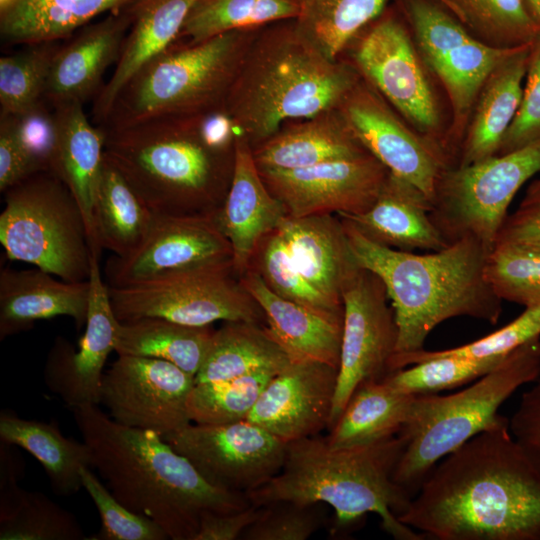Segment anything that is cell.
<instances>
[{"label": "cell", "instance_id": "41", "mask_svg": "<svg viewBox=\"0 0 540 540\" xmlns=\"http://www.w3.org/2000/svg\"><path fill=\"white\" fill-rule=\"evenodd\" d=\"M459 21L485 44L513 49L527 46L540 33L522 0H450Z\"/></svg>", "mask_w": 540, "mask_h": 540}, {"label": "cell", "instance_id": "51", "mask_svg": "<svg viewBox=\"0 0 540 540\" xmlns=\"http://www.w3.org/2000/svg\"><path fill=\"white\" fill-rule=\"evenodd\" d=\"M498 246L540 251V178L529 184L519 207L506 217L494 244Z\"/></svg>", "mask_w": 540, "mask_h": 540}, {"label": "cell", "instance_id": "14", "mask_svg": "<svg viewBox=\"0 0 540 540\" xmlns=\"http://www.w3.org/2000/svg\"><path fill=\"white\" fill-rule=\"evenodd\" d=\"M162 437L211 485L246 495L275 477L286 456V443L247 419L190 423Z\"/></svg>", "mask_w": 540, "mask_h": 540}, {"label": "cell", "instance_id": "16", "mask_svg": "<svg viewBox=\"0 0 540 540\" xmlns=\"http://www.w3.org/2000/svg\"><path fill=\"white\" fill-rule=\"evenodd\" d=\"M103 374L99 404L118 423L160 435L192 423L187 409L195 376L166 360L118 355Z\"/></svg>", "mask_w": 540, "mask_h": 540}, {"label": "cell", "instance_id": "49", "mask_svg": "<svg viewBox=\"0 0 540 540\" xmlns=\"http://www.w3.org/2000/svg\"><path fill=\"white\" fill-rule=\"evenodd\" d=\"M536 338H540V305L525 307L513 321L476 341L444 350L423 351L434 356L489 358L507 355Z\"/></svg>", "mask_w": 540, "mask_h": 540}, {"label": "cell", "instance_id": "40", "mask_svg": "<svg viewBox=\"0 0 540 540\" xmlns=\"http://www.w3.org/2000/svg\"><path fill=\"white\" fill-rule=\"evenodd\" d=\"M297 0H198L180 32L186 43H199L237 30L260 29L296 19Z\"/></svg>", "mask_w": 540, "mask_h": 540}, {"label": "cell", "instance_id": "26", "mask_svg": "<svg viewBox=\"0 0 540 540\" xmlns=\"http://www.w3.org/2000/svg\"><path fill=\"white\" fill-rule=\"evenodd\" d=\"M84 104L67 103L52 107L56 121V142L50 172L72 193L86 223L92 255L100 258L93 207L105 160V132L93 125Z\"/></svg>", "mask_w": 540, "mask_h": 540}, {"label": "cell", "instance_id": "13", "mask_svg": "<svg viewBox=\"0 0 540 540\" xmlns=\"http://www.w3.org/2000/svg\"><path fill=\"white\" fill-rule=\"evenodd\" d=\"M352 43V64L359 74L413 129L440 149L450 166L429 71L409 29L385 10Z\"/></svg>", "mask_w": 540, "mask_h": 540}, {"label": "cell", "instance_id": "43", "mask_svg": "<svg viewBox=\"0 0 540 540\" xmlns=\"http://www.w3.org/2000/svg\"><path fill=\"white\" fill-rule=\"evenodd\" d=\"M276 374L261 371L221 382L195 383L187 403L191 422L216 425L246 420Z\"/></svg>", "mask_w": 540, "mask_h": 540}, {"label": "cell", "instance_id": "32", "mask_svg": "<svg viewBox=\"0 0 540 540\" xmlns=\"http://www.w3.org/2000/svg\"><path fill=\"white\" fill-rule=\"evenodd\" d=\"M24 468L14 445L0 441V540H86L72 513L18 485Z\"/></svg>", "mask_w": 540, "mask_h": 540}, {"label": "cell", "instance_id": "53", "mask_svg": "<svg viewBox=\"0 0 540 540\" xmlns=\"http://www.w3.org/2000/svg\"><path fill=\"white\" fill-rule=\"evenodd\" d=\"M39 173L22 149L10 118L0 115V191Z\"/></svg>", "mask_w": 540, "mask_h": 540}, {"label": "cell", "instance_id": "9", "mask_svg": "<svg viewBox=\"0 0 540 540\" xmlns=\"http://www.w3.org/2000/svg\"><path fill=\"white\" fill-rule=\"evenodd\" d=\"M0 242L10 260L66 282L88 281L92 252L83 212L51 172L36 173L4 192Z\"/></svg>", "mask_w": 540, "mask_h": 540}, {"label": "cell", "instance_id": "42", "mask_svg": "<svg viewBox=\"0 0 540 540\" xmlns=\"http://www.w3.org/2000/svg\"><path fill=\"white\" fill-rule=\"evenodd\" d=\"M59 47L57 42L30 44L0 58L1 115H16L44 101L50 67Z\"/></svg>", "mask_w": 540, "mask_h": 540}, {"label": "cell", "instance_id": "36", "mask_svg": "<svg viewBox=\"0 0 540 540\" xmlns=\"http://www.w3.org/2000/svg\"><path fill=\"white\" fill-rule=\"evenodd\" d=\"M414 397L393 390L383 380L361 384L330 428L328 444L367 445L398 435L410 418Z\"/></svg>", "mask_w": 540, "mask_h": 540}, {"label": "cell", "instance_id": "46", "mask_svg": "<svg viewBox=\"0 0 540 540\" xmlns=\"http://www.w3.org/2000/svg\"><path fill=\"white\" fill-rule=\"evenodd\" d=\"M88 466L80 468L82 486L94 502L99 531L86 540H166V532L153 520L132 512L111 493Z\"/></svg>", "mask_w": 540, "mask_h": 540}, {"label": "cell", "instance_id": "27", "mask_svg": "<svg viewBox=\"0 0 540 540\" xmlns=\"http://www.w3.org/2000/svg\"><path fill=\"white\" fill-rule=\"evenodd\" d=\"M431 208V200L419 188L389 172L369 209L339 217L383 246L401 251H438L450 244L433 223Z\"/></svg>", "mask_w": 540, "mask_h": 540}, {"label": "cell", "instance_id": "48", "mask_svg": "<svg viewBox=\"0 0 540 540\" xmlns=\"http://www.w3.org/2000/svg\"><path fill=\"white\" fill-rule=\"evenodd\" d=\"M540 141V33L529 47L523 92L518 111L502 138L496 155Z\"/></svg>", "mask_w": 540, "mask_h": 540}, {"label": "cell", "instance_id": "47", "mask_svg": "<svg viewBox=\"0 0 540 540\" xmlns=\"http://www.w3.org/2000/svg\"><path fill=\"white\" fill-rule=\"evenodd\" d=\"M320 504L276 501L260 506L257 519L243 532L244 540H306L323 524Z\"/></svg>", "mask_w": 540, "mask_h": 540}, {"label": "cell", "instance_id": "17", "mask_svg": "<svg viewBox=\"0 0 540 540\" xmlns=\"http://www.w3.org/2000/svg\"><path fill=\"white\" fill-rule=\"evenodd\" d=\"M338 110L371 155L432 200L437 179L448 167L436 145L407 124L362 76Z\"/></svg>", "mask_w": 540, "mask_h": 540}, {"label": "cell", "instance_id": "54", "mask_svg": "<svg viewBox=\"0 0 540 540\" xmlns=\"http://www.w3.org/2000/svg\"><path fill=\"white\" fill-rule=\"evenodd\" d=\"M259 513L260 506L254 504L231 513L205 511L201 514L199 528L193 540L240 539L245 529L257 519Z\"/></svg>", "mask_w": 540, "mask_h": 540}, {"label": "cell", "instance_id": "25", "mask_svg": "<svg viewBox=\"0 0 540 540\" xmlns=\"http://www.w3.org/2000/svg\"><path fill=\"white\" fill-rule=\"evenodd\" d=\"M198 0H131V24L115 69L94 98L93 117L104 124L127 83L152 59L179 39L185 20Z\"/></svg>", "mask_w": 540, "mask_h": 540}, {"label": "cell", "instance_id": "5", "mask_svg": "<svg viewBox=\"0 0 540 540\" xmlns=\"http://www.w3.org/2000/svg\"><path fill=\"white\" fill-rule=\"evenodd\" d=\"M404 448L396 435L359 446L334 448L318 435L287 443L281 471L263 486L247 493L251 504L276 501L303 505L328 504L339 526H348L375 513L381 528L397 540H420L421 533L399 517L413 498L394 480Z\"/></svg>", "mask_w": 540, "mask_h": 540}, {"label": "cell", "instance_id": "19", "mask_svg": "<svg viewBox=\"0 0 540 540\" xmlns=\"http://www.w3.org/2000/svg\"><path fill=\"white\" fill-rule=\"evenodd\" d=\"M287 215L359 214L375 202L389 170L373 155L293 170L259 169Z\"/></svg>", "mask_w": 540, "mask_h": 540}, {"label": "cell", "instance_id": "20", "mask_svg": "<svg viewBox=\"0 0 540 540\" xmlns=\"http://www.w3.org/2000/svg\"><path fill=\"white\" fill-rule=\"evenodd\" d=\"M99 261L92 255L88 312L78 350L58 336L44 366L46 386L71 410L85 404L99 405L103 368L118 340L121 321L114 312Z\"/></svg>", "mask_w": 540, "mask_h": 540}, {"label": "cell", "instance_id": "10", "mask_svg": "<svg viewBox=\"0 0 540 540\" xmlns=\"http://www.w3.org/2000/svg\"><path fill=\"white\" fill-rule=\"evenodd\" d=\"M540 171V141L440 173L430 217L448 244L466 237L492 250L522 185Z\"/></svg>", "mask_w": 540, "mask_h": 540}, {"label": "cell", "instance_id": "12", "mask_svg": "<svg viewBox=\"0 0 540 540\" xmlns=\"http://www.w3.org/2000/svg\"><path fill=\"white\" fill-rule=\"evenodd\" d=\"M232 262L195 267L124 287L109 295L121 322L154 317L195 327L216 321L259 324L263 311L230 276Z\"/></svg>", "mask_w": 540, "mask_h": 540}, {"label": "cell", "instance_id": "21", "mask_svg": "<svg viewBox=\"0 0 540 540\" xmlns=\"http://www.w3.org/2000/svg\"><path fill=\"white\" fill-rule=\"evenodd\" d=\"M338 368L290 363L267 383L247 420L284 443L317 435L329 426Z\"/></svg>", "mask_w": 540, "mask_h": 540}, {"label": "cell", "instance_id": "38", "mask_svg": "<svg viewBox=\"0 0 540 540\" xmlns=\"http://www.w3.org/2000/svg\"><path fill=\"white\" fill-rule=\"evenodd\" d=\"M213 333L210 326H187L163 318L121 322L115 352L166 360L196 376Z\"/></svg>", "mask_w": 540, "mask_h": 540}, {"label": "cell", "instance_id": "35", "mask_svg": "<svg viewBox=\"0 0 540 540\" xmlns=\"http://www.w3.org/2000/svg\"><path fill=\"white\" fill-rule=\"evenodd\" d=\"M290 363L266 327L243 321L226 322L214 330L195 383L221 382L261 371L279 373Z\"/></svg>", "mask_w": 540, "mask_h": 540}, {"label": "cell", "instance_id": "33", "mask_svg": "<svg viewBox=\"0 0 540 540\" xmlns=\"http://www.w3.org/2000/svg\"><path fill=\"white\" fill-rule=\"evenodd\" d=\"M131 0H0V34L6 44L57 42Z\"/></svg>", "mask_w": 540, "mask_h": 540}, {"label": "cell", "instance_id": "22", "mask_svg": "<svg viewBox=\"0 0 540 540\" xmlns=\"http://www.w3.org/2000/svg\"><path fill=\"white\" fill-rule=\"evenodd\" d=\"M287 216L269 191L254 160L252 145L240 134L233 143L229 187L216 220L232 247L233 270L243 275L258 245Z\"/></svg>", "mask_w": 540, "mask_h": 540}, {"label": "cell", "instance_id": "15", "mask_svg": "<svg viewBox=\"0 0 540 540\" xmlns=\"http://www.w3.org/2000/svg\"><path fill=\"white\" fill-rule=\"evenodd\" d=\"M387 298L381 279L361 267L342 292L340 364L329 428L336 423L361 384L382 380L389 374L398 329L394 310L387 304Z\"/></svg>", "mask_w": 540, "mask_h": 540}, {"label": "cell", "instance_id": "30", "mask_svg": "<svg viewBox=\"0 0 540 540\" xmlns=\"http://www.w3.org/2000/svg\"><path fill=\"white\" fill-rule=\"evenodd\" d=\"M252 151L258 168L267 170H293L370 154L338 109L287 122Z\"/></svg>", "mask_w": 540, "mask_h": 540}, {"label": "cell", "instance_id": "29", "mask_svg": "<svg viewBox=\"0 0 540 540\" xmlns=\"http://www.w3.org/2000/svg\"><path fill=\"white\" fill-rule=\"evenodd\" d=\"M305 280L332 303L359 270L341 223L331 214L286 216L276 228Z\"/></svg>", "mask_w": 540, "mask_h": 540}, {"label": "cell", "instance_id": "28", "mask_svg": "<svg viewBox=\"0 0 540 540\" xmlns=\"http://www.w3.org/2000/svg\"><path fill=\"white\" fill-rule=\"evenodd\" d=\"M39 268L0 271V340L30 329L36 321L69 316L86 323L90 284L60 281Z\"/></svg>", "mask_w": 540, "mask_h": 540}, {"label": "cell", "instance_id": "39", "mask_svg": "<svg viewBox=\"0 0 540 540\" xmlns=\"http://www.w3.org/2000/svg\"><path fill=\"white\" fill-rule=\"evenodd\" d=\"M298 28L328 58L340 59L354 39L384 11L387 0H297ZM458 20L450 0H437Z\"/></svg>", "mask_w": 540, "mask_h": 540}, {"label": "cell", "instance_id": "8", "mask_svg": "<svg viewBox=\"0 0 540 540\" xmlns=\"http://www.w3.org/2000/svg\"><path fill=\"white\" fill-rule=\"evenodd\" d=\"M261 29L173 44L127 83L101 127H121L157 117L196 116L223 108L245 54Z\"/></svg>", "mask_w": 540, "mask_h": 540}, {"label": "cell", "instance_id": "7", "mask_svg": "<svg viewBox=\"0 0 540 540\" xmlns=\"http://www.w3.org/2000/svg\"><path fill=\"white\" fill-rule=\"evenodd\" d=\"M540 373V338L510 352L490 372L448 395H415L410 418L399 432L404 448L395 482L414 496L436 463L506 417L499 407Z\"/></svg>", "mask_w": 540, "mask_h": 540}, {"label": "cell", "instance_id": "3", "mask_svg": "<svg viewBox=\"0 0 540 540\" xmlns=\"http://www.w3.org/2000/svg\"><path fill=\"white\" fill-rule=\"evenodd\" d=\"M340 220L356 263L381 279L392 301L398 329L394 355L424 349L429 333L454 317L498 322L503 301L484 272L491 250L476 239L416 254L378 244Z\"/></svg>", "mask_w": 540, "mask_h": 540}, {"label": "cell", "instance_id": "45", "mask_svg": "<svg viewBox=\"0 0 540 540\" xmlns=\"http://www.w3.org/2000/svg\"><path fill=\"white\" fill-rule=\"evenodd\" d=\"M484 272L502 301L524 307L540 305V251L494 247L487 256Z\"/></svg>", "mask_w": 540, "mask_h": 540}, {"label": "cell", "instance_id": "11", "mask_svg": "<svg viewBox=\"0 0 540 540\" xmlns=\"http://www.w3.org/2000/svg\"><path fill=\"white\" fill-rule=\"evenodd\" d=\"M402 6L427 70L448 97L452 122L446 148L454 166L478 94L493 68L511 49L480 41L437 0H402Z\"/></svg>", "mask_w": 540, "mask_h": 540}, {"label": "cell", "instance_id": "50", "mask_svg": "<svg viewBox=\"0 0 540 540\" xmlns=\"http://www.w3.org/2000/svg\"><path fill=\"white\" fill-rule=\"evenodd\" d=\"M1 115V114H0ZM10 118L15 135L37 172H50L56 142V121L46 101Z\"/></svg>", "mask_w": 540, "mask_h": 540}, {"label": "cell", "instance_id": "31", "mask_svg": "<svg viewBox=\"0 0 540 540\" xmlns=\"http://www.w3.org/2000/svg\"><path fill=\"white\" fill-rule=\"evenodd\" d=\"M529 47L511 49L488 75L474 104L456 165H470L497 154L521 102Z\"/></svg>", "mask_w": 540, "mask_h": 540}, {"label": "cell", "instance_id": "1", "mask_svg": "<svg viewBox=\"0 0 540 540\" xmlns=\"http://www.w3.org/2000/svg\"><path fill=\"white\" fill-rule=\"evenodd\" d=\"M399 520L439 540H540V472L509 419L445 456Z\"/></svg>", "mask_w": 540, "mask_h": 540}, {"label": "cell", "instance_id": "4", "mask_svg": "<svg viewBox=\"0 0 540 540\" xmlns=\"http://www.w3.org/2000/svg\"><path fill=\"white\" fill-rule=\"evenodd\" d=\"M361 75L328 58L295 19L263 27L250 44L223 109L252 147L287 122L338 109Z\"/></svg>", "mask_w": 540, "mask_h": 540}, {"label": "cell", "instance_id": "6", "mask_svg": "<svg viewBox=\"0 0 540 540\" xmlns=\"http://www.w3.org/2000/svg\"><path fill=\"white\" fill-rule=\"evenodd\" d=\"M103 130L105 157L155 215L220 209L227 194V152L205 140L198 115L150 118Z\"/></svg>", "mask_w": 540, "mask_h": 540}, {"label": "cell", "instance_id": "2", "mask_svg": "<svg viewBox=\"0 0 540 540\" xmlns=\"http://www.w3.org/2000/svg\"><path fill=\"white\" fill-rule=\"evenodd\" d=\"M73 411L92 467L125 507L157 523L172 540H193L205 511L231 513L251 505L244 493L211 485L156 431L122 425L98 404Z\"/></svg>", "mask_w": 540, "mask_h": 540}, {"label": "cell", "instance_id": "37", "mask_svg": "<svg viewBox=\"0 0 540 540\" xmlns=\"http://www.w3.org/2000/svg\"><path fill=\"white\" fill-rule=\"evenodd\" d=\"M154 217L105 157L93 207V222L101 248L119 257L127 256L142 242Z\"/></svg>", "mask_w": 540, "mask_h": 540}, {"label": "cell", "instance_id": "23", "mask_svg": "<svg viewBox=\"0 0 540 540\" xmlns=\"http://www.w3.org/2000/svg\"><path fill=\"white\" fill-rule=\"evenodd\" d=\"M122 10V9H121ZM130 16L122 11L87 24L53 58L44 100L52 108L61 104H84L96 97L106 70L120 58L130 29Z\"/></svg>", "mask_w": 540, "mask_h": 540}, {"label": "cell", "instance_id": "44", "mask_svg": "<svg viewBox=\"0 0 540 540\" xmlns=\"http://www.w3.org/2000/svg\"><path fill=\"white\" fill-rule=\"evenodd\" d=\"M255 252L259 253L258 273L274 293L321 314L343 317V305L332 303L305 280L276 229L263 238Z\"/></svg>", "mask_w": 540, "mask_h": 540}, {"label": "cell", "instance_id": "34", "mask_svg": "<svg viewBox=\"0 0 540 540\" xmlns=\"http://www.w3.org/2000/svg\"><path fill=\"white\" fill-rule=\"evenodd\" d=\"M0 441L28 451L44 468L51 489L68 497L82 486L80 468L92 467V454L83 442L65 437L57 424L28 420L11 410L0 413Z\"/></svg>", "mask_w": 540, "mask_h": 540}, {"label": "cell", "instance_id": "18", "mask_svg": "<svg viewBox=\"0 0 540 540\" xmlns=\"http://www.w3.org/2000/svg\"><path fill=\"white\" fill-rule=\"evenodd\" d=\"M232 262L216 213L155 215L139 246L105 265L110 287H124L195 267Z\"/></svg>", "mask_w": 540, "mask_h": 540}, {"label": "cell", "instance_id": "55", "mask_svg": "<svg viewBox=\"0 0 540 540\" xmlns=\"http://www.w3.org/2000/svg\"><path fill=\"white\" fill-rule=\"evenodd\" d=\"M522 1L530 18L540 28V0H522Z\"/></svg>", "mask_w": 540, "mask_h": 540}, {"label": "cell", "instance_id": "52", "mask_svg": "<svg viewBox=\"0 0 540 540\" xmlns=\"http://www.w3.org/2000/svg\"><path fill=\"white\" fill-rule=\"evenodd\" d=\"M509 419V431L540 472V373Z\"/></svg>", "mask_w": 540, "mask_h": 540}, {"label": "cell", "instance_id": "24", "mask_svg": "<svg viewBox=\"0 0 540 540\" xmlns=\"http://www.w3.org/2000/svg\"><path fill=\"white\" fill-rule=\"evenodd\" d=\"M267 320V332L291 363L318 362L339 368L343 317H331L274 293L248 269L240 281Z\"/></svg>", "mask_w": 540, "mask_h": 540}]
</instances>
